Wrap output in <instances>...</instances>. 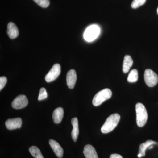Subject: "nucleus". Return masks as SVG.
I'll return each instance as SVG.
<instances>
[{"mask_svg":"<svg viewBox=\"0 0 158 158\" xmlns=\"http://www.w3.org/2000/svg\"><path fill=\"white\" fill-rule=\"evenodd\" d=\"M33 1L42 8H47L50 5L49 0H33Z\"/></svg>","mask_w":158,"mask_h":158,"instance_id":"nucleus-20","label":"nucleus"},{"mask_svg":"<svg viewBox=\"0 0 158 158\" xmlns=\"http://www.w3.org/2000/svg\"><path fill=\"white\" fill-rule=\"evenodd\" d=\"M145 84L149 87H153L157 84L158 76L157 74L150 69H147L144 73Z\"/></svg>","mask_w":158,"mask_h":158,"instance_id":"nucleus-5","label":"nucleus"},{"mask_svg":"<svg viewBox=\"0 0 158 158\" xmlns=\"http://www.w3.org/2000/svg\"><path fill=\"white\" fill-rule=\"evenodd\" d=\"M112 91L108 88L100 90L95 94L92 100V104L95 106L101 105L103 102L112 97Z\"/></svg>","mask_w":158,"mask_h":158,"instance_id":"nucleus-3","label":"nucleus"},{"mask_svg":"<svg viewBox=\"0 0 158 158\" xmlns=\"http://www.w3.org/2000/svg\"><path fill=\"white\" fill-rule=\"evenodd\" d=\"M154 144H158L157 142L152 141V140H148L144 143H142L139 146V154L141 155L142 157L144 156L145 155V151L152 145Z\"/></svg>","mask_w":158,"mask_h":158,"instance_id":"nucleus-15","label":"nucleus"},{"mask_svg":"<svg viewBox=\"0 0 158 158\" xmlns=\"http://www.w3.org/2000/svg\"><path fill=\"white\" fill-rule=\"evenodd\" d=\"M157 13H158V9H157Z\"/></svg>","mask_w":158,"mask_h":158,"instance_id":"nucleus-25","label":"nucleus"},{"mask_svg":"<svg viewBox=\"0 0 158 158\" xmlns=\"http://www.w3.org/2000/svg\"><path fill=\"white\" fill-rule=\"evenodd\" d=\"M48 97V94L45 88H42L40 89L39 96L38 97V100L39 101L43 100L45 99Z\"/></svg>","mask_w":158,"mask_h":158,"instance_id":"nucleus-21","label":"nucleus"},{"mask_svg":"<svg viewBox=\"0 0 158 158\" xmlns=\"http://www.w3.org/2000/svg\"><path fill=\"white\" fill-rule=\"evenodd\" d=\"M146 0H134L131 3V6L133 9H135L144 5Z\"/></svg>","mask_w":158,"mask_h":158,"instance_id":"nucleus-19","label":"nucleus"},{"mask_svg":"<svg viewBox=\"0 0 158 158\" xmlns=\"http://www.w3.org/2000/svg\"><path fill=\"white\" fill-rule=\"evenodd\" d=\"M6 126L8 129L12 130L20 128L22 125V120L20 118L8 119L6 122Z\"/></svg>","mask_w":158,"mask_h":158,"instance_id":"nucleus-8","label":"nucleus"},{"mask_svg":"<svg viewBox=\"0 0 158 158\" xmlns=\"http://www.w3.org/2000/svg\"><path fill=\"white\" fill-rule=\"evenodd\" d=\"M138 71L137 69H133L130 72L127 77V81L129 83H135L138 81Z\"/></svg>","mask_w":158,"mask_h":158,"instance_id":"nucleus-18","label":"nucleus"},{"mask_svg":"<svg viewBox=\"0 0 158 158\" xmlns=\"http://www.w3.org/2000/svg\"><path fill=\"white\" fill-rule=\"evenodd\" d=\"M7 82V79L6 77H0V90H2L6 86Z\"/></svg>","mask_w":158,"mask_h":158,"instance_id":"nucleus-22","label":"nucleus"},{"mask_svg":"<svg viewBox=\"0 0 158 158\" xmlns=\"http://www.w3.org/2000/svg\"><path fill=\"white\" fill-rule=\"evenodd\" d=\"M133 59L131 56L126 55L125 56L123 64V73H126L128 72L130 68L132 66Z\"/></svg>","mask_w":158,"mask_h":158,"instance_id":"nucleus-16","label":"nucleus"},{"mask_svg":"<svg viewBox=\"0 0 158 158\" xmlns=\"http://www.w3.org/2000/svg\"><path fill=\"white\" fill-rule=\"evenodd\" d=\"M136 122L139 127H144L147 122L148 113L146 108L141 103L136 105Z\"/></svg>","mask_w":158,"mask_h":158,"instance_id":"nucleus-2","label":"nucleus"},{"mask_svg":"<svg viewBox=\"0 0 158 158\" xmlns=\"http://www.w3.org/2000/svg\"><path fill=\"white\" fill-rule=\"evenodd\" d=\"M49 143L56 156L58 158H62L63 156L64 151H63V148L60 146V144L56 141L52 140V139L49 140Z\"/></svg>","mask_w":158,"mask_h":158,"instance_id":"nucleus-10","label":"nucleus"},{"mask_svg":"<svg viewBox=\"0 0 158 158\" xmlns=\"http://www.w3.org/2000/svg\"><path fill=\"white\" fill-rule=\"evenodd\" d=\"M28 104L27 97L23 94L19 95L14 99L11 103V106L15 109H21L26 107Z\"/></svg>","mask_w":158,"mask_h":158,"instance_id":"nucleus-7","label":"nucleus"},{"mask_svg":"<svg viewBox=\"0 0 158 158\" xmlns=\"http://www.w3.org/2000/svg\"><path fill=\"white\" fill-rule=\"evenodd\" d=\"M64 116V110L62 108H57L54 110L52 114V118L55 123H60L62 121Z\"/></svg>","mask_w":158,"mask_h":158,"instance_id":"nucleus-14","label":"nucleus"},{"mask_svg":"<svg viewBox=\"0 0 158 158\" xmlns=\"http://www.w3.org/2000/svg\"><path fill=\"white\" fill-rule=\"evenodd\" d=\"M110 158H123L121 155L117 154H113L110 156Z\"/></svg>","mask_w":158,"mask_h":158,"instance_id":"nucleus-23","label":"nucleus"},{"mask_svg":"<svg viewBox=\"0 0 158 158\" xmlns=\"http://www.w3.org/2000/svg\"><path fill=\"white\" fill-rule=\"evenodd\" d=\"M100 32L98 26L96 25H92L88 27L85 30L84 34V37L86 41L91 42L98 37Z\"/></svg>","mask_w":158,"mask_h":158,"instance_id":"nucleus-4","label":"nucleus"},{"mask_svg":"<svg viewBox=\"0 0 158 158\" xmlns=\"http://www.w3.org/2000/svg\"><path fill=\"white\" fill-rule=\"evenodd\" d=\"M142 157V156H141V154H138V157L139 158H141Z\"/></svg>","mask_w":158,"mask_h":158,"instance_id":"nucleus-24","label":"nucleus"},{"mask_svg":"<svg viewBox=\"0 0 158 158\" xmlns=\"http://www.w3.org/2000/svg\"><path fill=\"white\" fill-rule=\"evenodd\" d=\"M29 152L32 156L35 158H44L40 150L37 146H31L29 148Z\"/></svg>","mask_w":158,"mask_h":158,"instance_id":"nucleus-17","label":"nucleus"},{"mask_svg":"<svg viewBox=\"0 0 158 158\" xmlns=\"http://www.w3.org/2000/svg\"><path fill=\"white\" fill-rule=\"evenodd\" d=\"M120 119V116L117 113L110 115L102 126V132L103 134H107L112 131L118 124Z\"/></svg>","mask_w":158,"mask_h":158,"instance_id":"nucleus-1","label":"nucleus"},{"mask_svg":"<svg viewBox=\"0 0 158 158\" xmlns=\"http://www.w3.org/2000/svg\"><path fill=\"white\" fill-rule=\"evenodd\" d=\"M7 33L9 37L11 39L16 38L19 34L17 26L12 22H10L8 24Z\"/></svg>","mask_w":158,"mask_h":158,"instance_id":"nucleus-11","label":"nucleus"},{"mask_svg":"<svg viewBox=\"0 0 158 158\" xmlns=\"http://www.w3.org/2000/svg\"><path fill=\"white\" fill-rule=\"evenodd\" d=\"M83 153L86 158H98L95 148L90 144H87L85 146Z\"/></svg>","mask_w":158,"mask_h":158,"instance_id":"nucleus-12","label":"nucleus"},{"mask_svg":"<svg viewBox=\"0 0 158 158\" xmlns=\"http://www.w3.org/2000/svg\"><path fill=\"white\" fill-rule=\"evenodd\" d=\"M71 123L73 126V130L71 132L72 139L74 142L77 141L79 134L78 121L77 117L72 118Z\"/></svg>","mask_w":158,"mask_h":158,"instance_id":"nucleus-13","label":"nucleus"},{"mask_svg":"<svg viewBox=\"0 0 158 158\" xmlns=\"http://www.w3.org/2000/svg\"><path fill=\"white\" fill-rule=\"evenodd\" d=\"M77 79L76 72L74 69L69 71L66 76V83L69 88L73 89L76 83Z\"/></svg>","mask_w":158,"mask_h":158,"instance_id":"nucleus-9","label":"nucleus"},{"mask_svg":"<svg viewBox=\"0 0 158 158\" xmlns=\"http://www.w3.org/2000/svg\"><path fill=\"white\" fill-rule=\"evenodd\" d=\"M61 73V66L59 64H55L46 75V81L51 82L55 81Z\"/></svg>","mask_w":158,"mask_h":158,"instance_id":"nucleus-6","label":"nucleus"}]
</instances>
